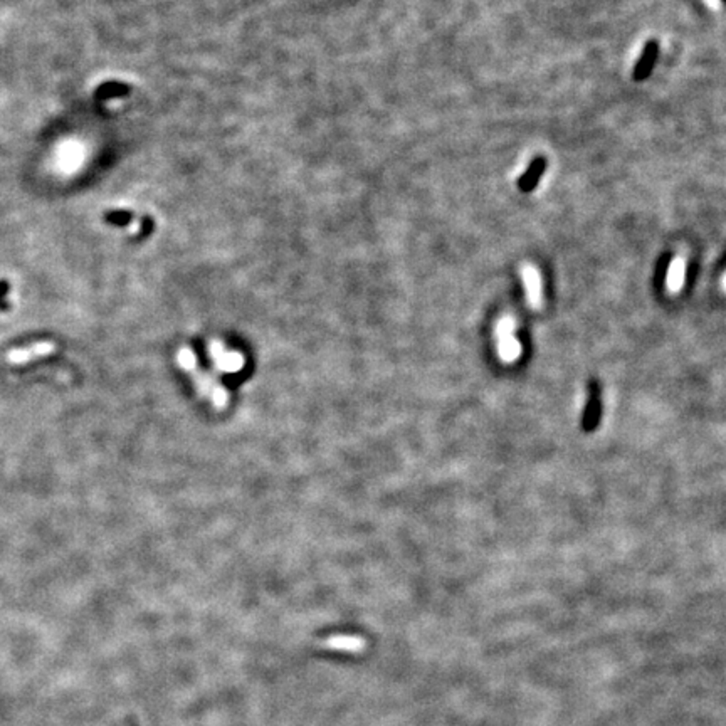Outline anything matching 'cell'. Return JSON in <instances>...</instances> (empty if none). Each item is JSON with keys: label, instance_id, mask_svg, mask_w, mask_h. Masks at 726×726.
<instances>
[{"label": "cell", "instance_id": "cell-3", "mask_svg": "<svg viewBox=\"0 0 726 726\" xmlns=\"http://www.w3.org/2000/svg\"><path fill=\"white\" fill-rule=\"evenodd\" d=\"M657 56H659L657 40L651 39L649 43L644 46L642 54H640L639 61L636 62L634 71H632V77H634V81H646L647 77L651 76V73H653V69H654V64H656V61H657Z\"/></svg>", "mask_w": 726, "mask_h": 726}, {"label": "cell", "instance_id": "cell-8", "mask_svg": "<svg viewBox=\"0 0 726 726\" xmlns=\"http://www.w3.org/2000/svg\"><path fill=\"white\" fill-rule=\"evenodd\" d=\"M684 269H686V266H684V261L679 259V258L675 259L671 264H669V271H668V289H669V291H673V293L679 291L681 286H683V281H684Z\"/></svg>", "mask_w": 726, "mask_h": 726}, {"label": "cell", "instance_id": "cell-12", "mask_svg": "<svg viewBox=\"0 0 726 726\" xmlns=\"http://www.w3.org/2000/svg\"><path fill=\"white\" fill-rule=\"evenodd\" d=\"M723 3H726V0H723Z\"/></svg>", "mask_w": 726, "mask_h": 726}, {"label": "cell", "instance_id": "cell-4", "mask_svg": "<svg viewBox=\"0 0 726 726\" xmlns=\"http://www.w3.org/2000/svg\"><path fill=\"white\" fill-rule=\"evenodd\" d=\"M545 170H546L545 156H535V158L531 160L530 165H528V169L524 170V173L520 177V180H518L520 192L530 193L531 191H535V187L540 184V180H542Z\"/></svg>", "mask_w": 726, "mask_h": 726}, {"label": "cell", "instance_id": "cell-2", "mask_svg": "<svg viewBox=\"0 0 726 726\" xmlns=\"http://www.w3.org/2000/svg\"><path fill=\"white\" fill-rule=\"evenodd\" d=\"M56 352V345L51 341H39V343L22 346V348L10 350L7 353V362L12 365L27 363L34 359H43V356L52 355Z\"/></svg>", "mask_w": 726, "mask_h": 726}, {"label": "cell", "instance_id": "cell-6", "mask_svg": "<svg viewBox=\"0 0 726 726\" xmlns=\"http://www.w3.org/2000/svg\"><path fill=\"white\" fill-rule=\"evenodd\" d=\"M326 647L331 649L346 651V653H359L365 647V640L355 636H333L325 642Z\"/></svg>", "mask_w": 726, "mask_h": 726}, {"label": "cell", "instance_id": "cell-11", "mask_svg": "<svg viewBox=\"0 0 726 726\" xmlns=\"http://www.w3.org/2000/svg\"><path fill=\"white\" fill-rule=\"evenodd\" d=\"M723 282H725V288H726V276H725V279H723Z\"/></svg>", "mask_w": 726, "mask_h": 726}, {"label": "cell", "instance_id": "cell-10", "mask_svg": "<svg viewBox=\"0 0 726 726\" xmlns=\"http://www.w3.org/2000/svg\"><path fill=\"white\" fill-rule=\"evenodd\" d=\"M178 363H180V367L185 368V370H192V368L195 367V355H193L191 348L180 350V353H178Z\"/></svg>", "mask_w": 726, "mask_h": 726}, {"label": "cell", "instance_id": "cell-1", "mask_svg": "<svg viewBox=\"0 0 726 726\" xmlns=\"http://www.w3.org/2000/svg\"><path fill=\"white\" fill-rule=\"evenodd\" d=\"M83 162V147L76 141H64L56 152V169L62 173H71Z\"/></svg>", "mask_w": 726, "mask_h": 726}, {"label": "cell", "instance_id": "cell-5", "mask_svg": "<svg viewBox=\"0 0 726 726\" xmlns=\"http://www.w3.org/2000/svg\"><path fill=\"white\" fill-rule=\"evenodd\" d=\"M521 276H523L524 288H527L528 303L533 308H540L542 306V279H540L538 271L528 264L521 269Z\"/></svg>", "mask_w": 726, "mask_h": 726}, {"label": "cell", "instance_id": "cell-7", "mask_svg": "<svg viewBox=\"0 0 726 726\" xmlns=\"http://www.w3.org/2000/svg\"><path fill=\"white\" fill-rule=\"evenodd\" d=\"M498 355H500V359L503 360V362L513 363L515 360H518L521 355L520 341L516 340L515 337L498 340Z\"/></svg>", "mask_w": 726, "mask_h": 726}, {"label": "cell", "instance_id": "cell-9", "mask_svg": "<svg viewBox=\"0 0 726 726\" xmlns=\"http://www.w3.org/2000/svg\"><path fill=\"white\" fill-rule=\"evenodd\" d=\"M515 330H516L515 319L509 318V316H505V318H501L500 322H498L496 328H494V335H496L498 340H503V338L515 337Z\"/></svg>", "mask_w": 726, "mask_h": 726}]
</instances>
